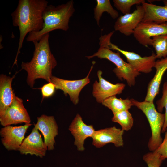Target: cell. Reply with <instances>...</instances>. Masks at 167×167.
<instances>
[{
	"instance_id": "cell-1",
	"label": "cell",
	"mask_w": 167,
	"mask_h": 167,
	"mask_svg": "<svg viewBox=\"0 0 167 167\" xmlns=\"http://www.w3.org/2000/svg\"><path fill=\"white\" fill-rule=\"evenodd\" d=\"M48 3L45 0H19L17 7L11 14L13 25L19 28L20 34L17 53L13 66L17 64L18 55L26 35L43 28V14Z\"/></svg>"
},
{
	"instance_id": "cell-2",
	"label": "cell",
	"mask_w": 167,
	"mask_h": 167,
	"mask_svg": "<svg viewBox=\"0 0 167 167\" xmlns=\"http://www.w3.org/2000/svg\"><path fill=\"white\" fill-rule=\"evenodd\" d=\"M49 36V34L48 33L38 41H33L35 49L32 59L29 62H22L21 70L27 72V82L31 88L37 79H42L48 83L51 82L52 70L57 65L50 50Z\"/></svg>"
},
{
	"instance_id": "cell-3",
	"label": "cell",
	"mask_w": 167,
	"mask_h": 167,
	"mask_svg": "<svg viewBox=\"0 0 167 167\" xmlns=\"http://www.w3.org/2000/svg\"><path fill=\"white\" fill-rule=\"evenodd\" d=\"M73 0L55 6L48 5L43 14L44 25L40 31L30 33L26 38L27 41H38L44 35L53 31L60 29L67 31L69 23L75 11Z\"/></svg>"
},
{
	"instance_id": "cell-4",
	"label": "cell",
	"mask_w": 167,
	"mask_h": 167,
	"mask_svg": "<svg viewBox=\"0 0 167 167\" xmlns=\"http://www.w3.org/2000/svg\"><path fill=\"white\" fill-rule=\"evenodd\" d=\"M114 32L113 31L107 34L101 36L99 38L100 47L97 51L86 57L90 59L96 57L111 62L116 66L113 70L116 76L120 80L123 79L126 80L128 85L131 87L135 84V78L140 74L135 70L129 63L124 61L121 57L119 52H114L109 48L108 42L111 40Z\"/></svg>"
},
{
	"instance_id": "cell-5",
	"label": "cell",
	"mask_w": 167,
	"mask_h": 167,
	"mask_svg": "<svg viewBox=\"0 0 167 167\" xmlns=\"http://www.w3.org/2000/svg\"><path fill=\"white\" fill-rule=\"evenodd\" d=\"M134 105L144 114L150 127L152 136L148 142L149 149L153 152L156 150L162 143L161 134L165 120V114L159 112L156 109L153 102L144 101L139 102L131 99Z\"/></svg>"
},
{
	"instance_id": "cell-6",
	"label": "cell",
	"mask_w": 167,
	"mask_h": 167,
	"mask_svg": "<svg viewBox=\"0 0 167 167\" xmlns=\"http://www.w3.org/2000/svg\"><path fill=\"white\" fill-rule=\"evenodd\" d=\"M95 63V62H92V65L88 73L84 79L76 80H67L52 76L51 79V82L55 85L56 89L62 91L66 96L68 94L71 100L76 105L79 103V95L81 90L90 82L89 75Z\"/></svg>"
},
{
	"instance_id": "cell-7",
	"label": "cell",
	"mask_w": 167,
	"mask_h": 167,
	"mask_svg": "<svg viewBox=\"0 0 167 167\" xmlns=\"http://www.w3.org/2000/svg\"><path fill=\"white\" fill-rule=\"evenodd\" d=\"M133 34L140 44L152 46V37L167 35V22H142L135 29Z\"/></svg>"
},
{
	"instance_id": "cell-8",
	"label": "cell",
	"mask_w": 167,
	"mask_h": 167,
	"mask_svg": "<svg viewBox=\"0 0 167 167\" xmlns=\"http://www.w3.org/2000/svg\"><path fill=\"white\" fill-rule=\"evenodd\" d=\"M109 48L117 50L124 55L127 62L133 69L139 73L148 74L152 70L157 58L156 54L153 53L151 55L142 57L138 54L133 52L122 50L109 41L108 43Z\"/></svg>"
},
{
	"instance_id": "cell-9",
	"label": "cell",
	"mask_w": 167,
	"mask_h": 167,
	"mask_svg": "<svg viewBox=\"0 0 167 167\" xmlns=\"http://www.w3.org/2000/svg\"><path fill=\"white\" fill-rule=\"evenodd\" d=\"M0 122L4 127L23 123H30V116L21 98L15 96L11 106L3 114L0 115Z\"/></svg>"
},
{
	"instance_id": "cell-10",
	"label": "cell",
	"mask_w": 167,
	"mask_h": 167,
	"mask_svg": "<svg viewBox=\"0 0 167 167\" xmlns=\"http://www.w3.org/2000/svg\"><path fill=\"white\" fill-rule=\"evenodd\" d=\"M32 124H25L19 126H7L0 131L1 142L8 151H18L24 139L25 134Z\"/></svg>"
},
{
	"instance_id": "cell-11",
	"label": "cell",
	"mask_w": 167,
	"mask_h": 167,
	"mask_svg": "<svg viewBox=\"0 0 167 167\" xmlns=\"http://www.w3.org/2000/svg\"><path fill=\"white\" fill-rule=\"evenodd\" d=\"M145 11L142 5H137L131 13L121 15L117 18L114 25V30L126 36L133 34L135 29L144 17Z\"/></svg>"
},
{
	"instance_id": "cell-12",
	"label": "cell",
	"mask_w": 167,
	"mask_h": 167,
	"mask_svg": "<svg viewBox=\"0 0 167 167\" xmlns=\"http://www.w3.org/2000/svg\"><path fill=\"white\" fill-rule=\"evenodd\" d=\"M102 72L99 70L97 75L99 82L96 80L93 85L92 95L98 103L117 94L122 93L125 87L123 83L113 84L104 79L102 77Z\"/></svg>"
},
{
	"instance_id": "cell-13",
	"label": "cell",
	"mask_w": 167,
	"mask_h": 167,
	"mask_svg": "<svg viewBox=\"0 0 167 167\" xmlns=\"http://www.w3.org/2000/svg\"><path fill=\"white\" fill-rule=\"evenodd\" d=\"M47 150L41 135L34 126L30 134L24 140L18 151L22 154L35 155L42 158L45 156Z\"/></svg>"
},
{
	"instance_id": "cell-14",
	"label": "cell",
	"mask_w": 167,
	"mask_h": 167,
	"mask_svg": "<svg viewBox=\"0 0 167 167\" xmlns=\"http://www.w3.org/2000/svg\"><path fill=\"white\" fill-rule=\"evenodd\" d=\"M124 131L115 126L101 129L95 131L92 136V144L100 148L110 143L118 147L124 145L123 135Z\"/></svg>"
},
{
	"instance_id": "cell-15",
	"label": "cell",
	"mask_w": 167,
	"mask_h": 167,
	"mask_svg": "<svg viewBox=\"0 0 167 167\" xmlns=\"http://www.w3.org/2000/svg\"><path fill=\"white\" fill-rule=\"evenodd\" d=\"M37 119L34 127L41 132L48 150H54L55 138L58 134V127L54 117L43 114L37 117Z\"/></svg>"
},
{
	"instance_id": "cell-16",
	"label": "cell",
	"mask_w": 167,
	"mask_h": 167,
	"mask_svg": "<svg viewBox=\"0 0 167 167\" xmlns=\"http://www.w3.org/2000/svg\"><path fill=\"white\" fill-rule=\"evenodd\" d=\"M68 129L75 138L74 145L80 151L84 150L85 140L88 137L92 138L96 131L92 125H87L84 123L79 114H76Z\"/></svg>"
},
{
	"instance_id": "cell-17",
	"label": "cell",
	"mask_w": 167,
	"mask_h": 167,
	"mask_svg": "<svg viewBox=\"0 0 167 167\" xmlns=\"http://www.w3.org/2000/svg\"><path fill=\"white\" fill-rule=\"evenodd\" d=\"M156 72L153 78L149 83L145 101L153 102L159 94V88L163 75L167 70V57L156 61L154 67Z\"/></svg>"
},
{
	"instance_id": "cell-18",
	"label": "cell",
	"mask_w": 167,
	"mask_h": 167,
	"mask_svg": "<svg viewBox=\"0 0 167 167\" xmlns=\"http://www.w3.org/2000/svg\"><path fill=\"white\" fill-rule=\"evenodd\" d=\"M1 74L0 76V115L3 114L13 102L15 96L11 84L15 77Z\"/></svg>"
},
{
	"instance_id": "cell-19",
	"label": "cell",
	"mask_w": 167,
	"mask_h": 167,
	"mask_svg": "<svg viewBox=\"0 0 167 167\" xmlns=\"http://www.w3.org/2000/svg\"><path fill=\"white\" fill-rule=\"evenodd\" d=\"M164 6H160L145 2L141 4L145 11L142 22H167V0H162Z\"/></svg>"
},
{
	"instance_id": "cell-20",
	"label": "cell",
	"mask_w": 167,
	"mask_h": 167,
	"mask_svg": "<svg viewBox=\"0 0 167 167\" xmlns=\"http://www.w3.org/2000/svg\"><path fill=\"white\" fill-rule=\"evenodd\" d=\"M101 103L110 109L113 114L122 111L129 110L134 105L131 99H118L116 96L106 99Z\"/></svg>"
},
{
	"instance_id": "cell-21",
	"label": "cell",
	"mask_w": 167,
	"mask_h": 167,
	"mask_svg": "<svg viewBox=\"0 0 167 167\" xmlns=\"http://www.w3.org/2000/svg\"><path fill=\"white\" fill-rule=\"evenodd\" d=\"M96 1L97 4L94 9V17L99 26L101 17L104 12H107L113 19L118 17V13L113 8L109 0H96Z\"/></svg>"
},
{
	"instance_id": "cell-22",
	"label": "cell",
	"mask_w": 167,
	"mask_h": 167,
	"mask_svg": "<svg viewBox=\"0 0 167 167\" xmlns=\"http://www.w3.org/2000/svg\"><path fill=\"white\" fill-rule=\"evenodd\" d=\"M112 121L119 124L122 129L128 131L130 130L133 124V119L129 110L119 112L113 114Z\"/></svg>"
},
{
	"instance_id": "cell-23",
	"label": "cell",
	"mask_w": 167,
	"mask_h": 167,
	"mask_svg": "<svg viewBox=\"0 0 167 167\" xmlns=\"http://www.w3.org/2000/svg\"><path fill=\"white\" fill-rule=\"evenodd\" d=\"M152 46L156 52V57L158 58L167 57V35H161L152 37Z\"/></svg>"
},
{
	"instance_id": "cell-24",
	"label": "cell",
	"mask_w": 167,
	"mask_h": 167,
	"mask_svg": "<svg viewBox=\"0 0 167 167\" xmlns=\"http://www.w3.org/2000/svg\"><path fill=\"white\" fill-rule=\"evenodd\" d=\"M162 93V97L157 101L156 104L157 110L159 112L161 113L163 108L165 109V120L161 131L162 133H164L167 129V82H164L163 84Z\"/></svg>"
},
{
	"instance_id": "cell-25",
	"label": "cell",
	"mask_w": 167,
	"mask_h": 167,
	"mask_svg": "<svg viewBox=\"0 0 167 167\" xmlns=\"http://www.w3.org/2000/svg\"><path fill=\"white\" fill-rule=\"evenodd\" d=\"M114 6L124 15L130 13L131 6L139 5L145 2L144 0H113Z\"/></svg>"
},
{
	"instance_id": "cell-26",
	"label": "cell",
	"mask_w": 167,
	"mask_h": 167,
	"mask_svg": "<svg viewBox=\"0 0 167 167\" xmlns=\"http://www.w3.org/2000/svg\"><path fill=\"white\" fill-rule=\"evenodd\" d=\"M143 159L148 167H160L164 161L159 154L154 152L146 154Z\"/></svg>"
},
{
	"instance_id": "cell-27",
	"label": "cell",
	"mask_w": 167,
	"mask_h": 167,
	"mask_svg": "<svg viewBox=\"0 0 167 167\" xmlns=\"http://www.w3.org/2000/svg\"><path fill=\"white\" fill-rule=\"evenodd\" d=\"M41 91L42 100L52 96L54 93L56 89L55 85L51 82L43 85L40 88Z\"/></svg>"
},
{
	"instance_id": "cell-28",
	"label": "cell",
	"mask_w": 167,
	"mask_h": 167,
	"mask_svg": "<svg viewBox=\"0 0 167 167\" xmlns=\"http://www.w3.org/2000/svg\"><path fill=\"white\" fill-rule=\"evenodd\" d=\"M165 132V137L162 143L154 151L159 154L164 160L167 158V129Z\"/></svg>"
}]
</instances>
